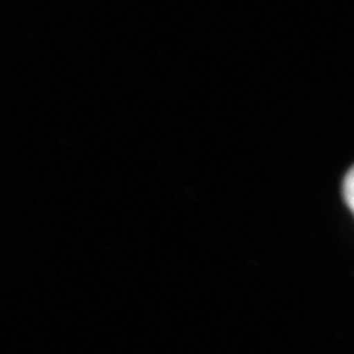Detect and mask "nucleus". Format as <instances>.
<instances>
[{"mask_svg":"<svg viewBox=\"0 0 354 354\" xmlns=\"http://www.w3.org/2000/svg\"><path fill=\"white\" fill-rule=\"evenodd\" d=\"M342 196L346 206L354 214V165L342 180Z\"/></svg>","mask_w":354,"mask_h":354,"instance_id":"nucleus-1","label":"nucleus"}]
</instances>
